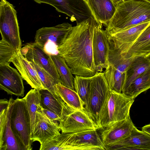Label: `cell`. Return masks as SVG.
<instances>
[{"label":"cell","mask_w":150,"mask_h":150,"mask_svg":"<svg viewBox=\"0 0 150 150\" xmlns=\"http://www.w3.org/2000/svg\"><path fill=\"white\" fill-rule=\"evenodd\" d=\"M142 130L150 134V123L143 127L142 128Z\"/></svg>","instance_id":"obj_35"},{"label":"cell","mask_w":150,"mask_h":150,"mask_svg":"<svg viewBox=\"0 0 150 150\" xmlns=\"http://www.w3.org/2000/svg\"><path fill=\"white\" fill-rule=\"evenodd\" d=\"M9 102V100L6 99H1L0 100V110L7 108Z\"/></svg>","instance_id":"obj_34"},{"label":"cell","mask_w":150,"mask_h":150,"mask_svg":"<svg viewBox=\"0 0 150 150\" xmlns=\"http://www.w3.org/2000/svg\"><path fill=\"white\" fill-rule=\"evenodd\" d=\"M145 57L150 63V53L145 56Z\"/></svg>","instance_id":"obj_37"},{"label":"cell","mask_w":150,"mask_h":150,"mask_svg":"<svg viewBox=\"0 0 150 150\" xmlns=\"http://www.w3.org/2000/svg\"><path fill=\"white\" fill-rule=\"evenodd\" d=\"M42 109L45 113L50 119L54 121L59 122L60 119V116L56 113L47 109L42 108Z\"/></svg>","instance_id":"obj_33"},{"label":"cell","mask_w":150,"mask_h":150,"mask_svg":"<svg viewBox=\"0 0 150 150\" xmlns=\"http://www.w3.org/2000/svg\"><path fill=\"white\" fill-rule=\"evenodd\" d=\"M115 4L117 6V5L121 3L132 0H113Z\"/></svg>","instance_id":"obj_36"},{"label":"cell","mask_w":150,"mask_h":150,"mask_svg":"<svg viewBox=\"0 0 150 150\" xmlns=\"http://www.w3.org/2000/svg\"><path fill=\"white\" fill-rule=\"evenodd\" d=\"M59 123L50 119L39 104L35 119L34 128L31 136L33 142H38L40 145L60 134Z\"/></svg>","instance_id":"obj_9"},{"label":"cell","mask_w":150,"mask_h":150,"mask_svg":"<svg viewBox=\"0 0 150 150\" xmlns=\"http://www.w3.org/2000/svg\"><path fill=\"white\" fill-rule=\"evenodd\" d=\"M0 31L2 39L16 51L21 50L22 42L17 12L7 0L0 1Z\"/></svg>","instance_id":"obj_7"},{"label":"cell","mask_w":150,"mask_h":150,"mask_svg":"<svg viewBox=\"0 0 150 150\" xmlns=\"http://www.w3.org/2000/svg\"><path fill=\"white\" fill-rule=\"evenodd\" d=\"M24 98L30 117L31 135L34 128L38 105L40 104V94L39 90L35 88L31 89Z\"/></svg>","instance_id":"obj_26"},{"label":"cell","mask_w":150,"mask_h":150,"mask_svg":"<svg viewBox=\"0 0 150 150\" xmlns=\"http://www.w3.org/2000/svg\"><path fill=\"white\" fill-rule=\"evenodd\" d=\"M150 22V3L132 0L116 6L115 13L105 28L107 33L125 30Z\"/></svg>","instance_id":"obj_2"},{"label":"cell","mask_w":150,"mask_h":150,"mask_svg":"<svg viewBox=\"0 0 150 150\" xmlns=\"http://www.w3.org/2000/svg\"><path fill=\"white\" fill-rule=\"evenodd\" d=\"M150 53V23L143 30L125 56H144Z\"/></svg>","instance_id":"obj_20"},{"label":"cell","mask_w":150,"mask_h":150,"mask_svg":"<svg viewBox=\"0 0 150 150\" xmlns=\"http://www.w3.org/2000/svg\"><path fill=\"white\" fill-rule=\"evenodd\" d=\"M150 88V69L135 79L124 94L135 99L141 93Z\"/></svg>","instance_id":"obj_25"},{"label":"cell","mask_w":150,"mask_h":150,"mask_svg":"<svg viewBox=\"0 0 150 150\" xmlns=\"http://www.w3.org/2000/svg\"><path fill=\"white\" fill-rule=\"evenodd\" d=\"M95 18L106 27L114 16L116 5L113 0H86Z\"/></svg>","instance_id":"obj_18"},{"label":"cell","mask_w":150,"mask_h":150,"mask_svg":"<svg viewBox=\"0 0 150 150\" xmlns=\"http://www.w3.org/2000/svg\"><path fill=\"white\" fill-rule=\"evenodd\" d=\"M40 105L42 108L50 110L60 116L62 109V100L56 97L47 89L39 90Z\"/></svg>","instance_id":"obj_27"},{"label":"cell","mask_w":150,"mask_h":150,"mask_svg":"<svg viewBox=\"0 0 150 150\" xmlns=\"http://www.w3.org/2000/svg\"><path fill=\"white\" fill-rule=\"evenodd\" d=\"M98 24L91 17L76 24L57 47L58 54L64 59L73 74L89 77L96 73L93 41L94 30Z\"/></svg>","instance_id":"obj_1"},{"label":"cell","mask_w":150,"mask_h":150,"mask_svg":"<svg viewBox=\"0 0 150 150\" xmlns=\"http://www.w3.org/2000/svg\"><path fill=\"white\" fill-rule=\"evenodd\" d=\"M51 55L61 81L64 86L74 90V77L71 70L64 59L58 54Z\"/></svg>","instance_id":"obj_22"},{"label":"cell","mask_w":150,"mask_h":150,"mask_svg":"<svg viewBox=\"0 0 150 150\" xmlns=\"http://www.w3.org/2000/svg\"><path fill=\"white\" fill-rule=\"evenodd\" d=\"M23 55L30 62L38 64L61 83V80L51 54L35 42L28 43L21 48Z\"/></svg>","instance_id":"obj_11"},{"label":"cell","mask_w":150,"mask_h":150,"mask_svg":"<svg viewBox=\"0 0 150 150\" xmlns=\"http://www.w3.org/2000/svg\"><path fill=\"white\" fill-rule=\"evenodd\" d=\"M40 150H105L97 130L60 134L40 145Z\"/></svg>","instance_id":"obj_3"},{"label":"cell","mask_w":150,"mask_h":150,"mask_svg":"<svg viewBox=\"0 0 150 150\" xmlns=\"http://www.w3.org/2000/svg\"><path fill=\"white\" fill-rule=\"evenodd\" d=\"M102 27L100 24L95 27L93 38V58L96 72H102L108 63L110 45L107 33Z\"/></svg>","instance_id":"obj_10"},{"label":"cell","mask_w":150,"mask_h":150,"mask_svg":"<svg viewBox=\"0 0 150 150\" xmlns=\"http://www.w3.org/2000/svg\"><path fill=\"white\" fill-rule=\"evenodd\" d=\"M105 69L103 73L110 88L117 92L122 93L125 72L120 71L109 64Z\"/></svg>","instance_id":"obj_24"},{"label":"cell","mask_w":150,"mask_h":150,"mask_svg":"<svg viewBox=\"0 0 150 150\" xmlns=\"http://www.w3.org/2000/svg\"><path fill=\"white\" fill-rule=\"evenodd\" d=\"M14 100L11 98L9 100V106L7 114L6 125L0 150H20L11 129L10 117Z\"/></svg>","instance_id":"obj_23"},{"label":"cell","mask_w":150,"mask_h":150,"mask_svg":"<svg viewBox=\"0 0 150 150\" xmlns=\"http://www.w3.org/2000/svg\"><path fill=\"white\" fill-rule=\"evenodd\" d=\"M9 106V102L7 107L1 110L0 112V145L2 144L3 141L4 134L7 122Z\"/></svg>","instance_id":"obj_32"},{"label":"cell","mask_w":150,"mask_h":150,"mask_svg":"<svg viewBox=\"0 0 150 150\" xmlns=\"http://www.w3.org/2000/svg\"><path fill=\"white\" fill-rule=\"evenodd\" d=\"M134 57H127L118 50L110 45L108 64L121 72H125Z\"/></svg>","instance_id":"obj_28"},{"label":"cell","mask_w":150,"mask_h":150,"mask_svg":"<svg viewBox=\"0 0 150 150\" xmlns=\"http://www.w3.org/2000/svg\"><path fill=\"white\" fill-rule=\"evenodd\" d=\"M37 71L38 74L45 88L58 98L55 93L54 86L56 84L60 83L55 79L50 74L40 66L33 62H30Z\"/></svg>","instance_id":"obj_30"},{"label":"cell","mask_w":150,"mask_h":150,"mask_svg":"<svg viewBox=\"0 0 150 150\" xmlns=\"http://www.w3.org/2000/svg\"><path fill=\"white\" fill-rule=\"evenodd\" d=\"M150 22L143 23L125 30L107 33L109 45L125 56L143 30Z\"/></svg>","instance_id":"obj_12"},{"label":"cell","mask_w":150,"mask_h":150,"mask_svg":"<svg viewBox=\"0 0 150 150\" xmlns=\"http://www.w3.org/2000/svg\"><path fill=\"white\" fill-rule=\"evenodd\" d=\"M105 148L106 150H150V134L134 126L129 136Z\"/></svg>","instance_id":"obj_15"},{"label":"cell","mask_w":150,"mask_h":150,"mask_svg":"<svg viewBox=\"0 0 150 150\" xmlns=\"http://www.w3.org/2000/svg\"><path fill=\"white\" fill-rule=\"evenodd\" d=\"M10 63L0 64V88L8 94L23 97L24 88L22 77Z\"/></svg>","instance_id":"obj_14"},{"label":"cell","mask_w":150,"mask_h":150,"mask_svg":"<svg viewBox=\"0 0 150 150\" xmlns=\"http://www.w3.org/2000/svg\"><path fill=\"white\" fill-rule=\"evenodd\" d=\"M11 129L20 150H31V128L29 114L24 98L14 100L11 111Z\"/></svg>","instance_id":"obj_5"},{"label":"cell","mask_w":150,"mask_h":150,"mask_svg":"<svg viewBox=\"0 0 150 150\" xmlns=\"http://www.w3.org/2000/svg\"><path fill=\"white\" fill-rule=\"evenodd\" d=\"M54 88L57 96L67 105L77 110L85 109L84 103L75 91L64 86L61 83L55 85Z\"/></svg>","instance_id":"obj_21"},{"label":"cell","mask_w":150,"mask_h":150,"mask_svg":"<svg viewBox=\"0 0 150 150\" xmlns=\"http://www.w3.org/2000/svg\"><path fill=\"white\" fill-rule=\"evenodd\" d=\"M134 126L129 117L102 129L100 137L105 147L129 136Z\"/></svg>","instance_id":"obj_17"},{"label":"cell","mask_w":150,"mask_h":150,"mask_svg":"<svg viewBox=\"0 0 150 150\" xmlns=\"http://www.w3.org/2000/svg\"><path fill=\"white\" fill-rule=\"evenodd\" d=\"M110 89L103 72H96L92 76L88 103L85 109L96 125L100 112Z\"/></svg>","instance_id":"obj_8"},{"label":"cell","mask_w":150,"mask_h":150,"mask_svg":"<svg viewBox=\"0 0 150 150\" xmlns=\"http://www.w3.org/2000/svg\"><path fill=\"white\" fill-rule=\"evenodd\" d=\"M150 69V63L144 56L134 57L125 72L122 90L124 93L132 83L142 74Z\"/></svg>","instance_id":"obj_19"},{"label":"cell","mask_w":150,"mask_h":150,"mask_svg":"<svg viewBox=\"0 0 150 150\" xmlns=\"http://www.w3.org/2000/svg\"><path fill=\"white\" fill-rule=\"evenodd\" d=\"M144 0L150 3V0Z\"/></svg>","instance_id":"obj_38"},{"label":"cell","mask_w":150,"mask_h":150,"mask_svg":"<svg viewBox=\"0 0 150 150\" xmlns=\"http://www.w3.org/2000/svg\"><path fill=\"white\" fill-rule=\"evenodd\" d=\"M16 51L8 43L0 41V64L10 63V61Z\"/></svg>","instance_id":"obj_31"},{"label":"cell","mask_w":150,"mask_h":150,"mask_svg":"<svg viewBox=\"0 0 150 150\" xmlns=\"http://www.w3.org/2000/svg\"><path fill=\"white\" fill-rule=\"evenodd\" d=\"M62 105L59 121V126L62 133L98 129L96 124L85 109H75L67 105L63 100Z\"/></svg>","instance_id":"obj_6"},{"label":"cell","mask_w":150,"mask_h":150,"mask_svg":"<svg viewBox=\"0 0 150 150\" xmlns=\"http://www.w3.org/2000/svg\"><path fill=\"white\" fill-rule=\"evenodd\" d=\"M92 77H86L75 75L74 77L75 91L87 106L90 93Z\"/></svg>","instance_id":"obj_29"},{"label":"cell","mask_w":150,"mask_h":150,"mask_svg":"<svg viewBox=\"0 0 150 150\" xmlns=\"http://www.w3.org/2000/svg\"><path fill=\"white\" fill-rule=\"evenodd\" d=\"M24 80L33 88L39 90L46 89L37 71L31 64L22 54L21 50L16 51L11 59Z\"/></svg>","instance_id":"obj_16"},{"label":"cell","mask_w":150,"mask_h":150,"mask_svg":"<svg viewBox=\"0 0 150 150\" xmlns=\"http://www.w3.org/2000/svg\"><path fill=\"white\" fill-rule=\"evenodd\" d=\"M72 27L68 23H64L52 27H42L36 31L35 42L43 48L49 43H53L57 49Z\"/></svg>","instance_id":"obj_13"},{"label":"cell","mask_w":150,"mask_h":150,"mask_svg":"<svg viewBox=\"0 0 150 150\" xmlns=\"http://www.w3.org/2000/svg\"><path fill=\"white\" fill-rule=\"evenodd\" d=\"M134 99L110 89L99 115L98 129L130 117V110Z\"/></svg>","instance_id":"obj_4"}]
</instances>
